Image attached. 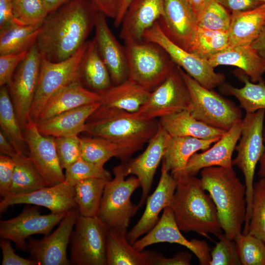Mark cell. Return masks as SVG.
Returning <instances> with one entry per match:
<instances>
[{
  "mask_svg": "<svg viewBox=\"0 0 265 265\" xmlns=\"http://www.w3.org/2000/svg\"><path fill=\"white\" fill-rule=\"evenodd\" d=\"M97 11L90 0H72L49 14L36 42L41 57L60 62L73 55L94 27Z\"/></svg>",
  "mask_w": 265,
  "mask_h": 265,
  "instance_id": "6da1fadb",
  "label": "cell"
},
{
  "mask_svg": "<svg viewBox=\"0 0 265 265\" xmlns=\"http://www.w3.org/2000/svg\"><path fill=\"white\" fill-rule=\"evenodd\" d=\"M159 127L157 119H142L132 112L99 106L89 117L83 133L114 143L118 150L117 158L127 161L149 142Z\"/></svg>",
  "mask_w": 265,
  "mask_h": 265,
  "instance_id": "7a4b0ae2",
  "label": "cell"
},
{
  "mask_svg": "<svg viewBox=\"0 0 265 265\" xmlns=\"http://www.w3.org/2000/svg\"><path fill=\"white\" fill-rule=\"evenodd\" d=\"M200 183L213 201L224 234L233 239L242 232L246 213V186L233 167L211 166L201 170Z\"/></svg>",
  "mask_w": 265,
  "mask_h": 265,
  "instance_id": "3957f363",
  "label": "cell"
},
{
  "mask_svg": "<svg viewBox=\"0 0 265 265\" xmlns=\"http://www.w3.org/2000/svg\"><path fill=\"white\" fill-rule=\"evenodd\" d=\"M177 186L169 207L181 231L195 232L207 238L222 233L215 205L195 176L175 178Z\"/></svg>",
  "mask_w": 265,
  "mask_h": 265,
  "instance_id": "277c9868",
  "label": "cell"
},
{
  "mask_svg": "<svg viewBox=\"0 0 265 265\" xmlns=\"http://www.w3.org/2000/svg\"><path fill=\"white\" fill-rule=\"evenodd\" d=\"M265 109L246 113L242 119L243 127L238 143L235 147L238 152L232 159V165L237 166L244 177L246 186V213L242 232L247 233L251 218L256 165L265 150L263 140Z\"/></svg>",
  "mask_w": 265,
  "mask_h": 265,
  "instance_id": "5b68a950",
  "label": "cell"
},
{
  "mask_svg": "<svg viewBox=\"0 0 265 265\" xmlns=\"http://www.w3.org/2000/svg\"><path fill=\"white\" fill-rule=\"evenodd\" d=\"M129 79L151 92L170 74L175 64L157 44L142 41L125 43Z\"/></svg>",
  "mask_w": 265,
  "mask_h": 265,
  "instance_id": "8992f818",
  "label": "cell"
},
{
  "mask_svg": "<svg viewBox=\"0 0 265 265\" xmlns=\"http://www.w3.org/2000/svg\"><path fill=\"white\" fill-rule=\"evenodd\" d=\"M113 172V179L105 186L97 216L109 229L127 230L139 207L132 203L131 197L140 184L136 177L125 179L126 163L114 167Z\"/></svg>",
  "mask_w": 265,
  "mask_h": 265,
  "instance_id": "52a82bcc",
  "label": "cell"
},
{
  "mask_svg": "<svg viewBox=\"0 0 265 265\" xmlns=\"http://www.w3.org/2000/svg\"><path fill=\"white\" fill-rule=\"evenodd\" d=\"M180 70L190 95L188 110L194 118L226 131L242 119L241 110L233 102L204 87L180 67Z\"/></svg>",
  "mask_w": 265,
  "mask_h": 265,
  "instance_id": "ba28073f",
  "label": "cell"
},
{
  "mask_svg": "<svg viewBox=\"0 0 265 265\" xmlns=\"http://www.w3.org/2000/svg\"><path fill=\"white\" fill-rule=\"evenodd\" d=\"M88 41L72 56L60 62L41 57L37 88L30 111L31 120L36 122L48 100L59 90L81 81L80 64Z\"/></svg>",
  "mask_w": 265,
  "mask_h": 265,
  "instance_id": "9c48e42d",
  "label": "cell"
},
{
  "mask_svg": "<svg viewBox=\"0 0 265 265\" xmlns=\"http://www.w3.org/2000/svg\"><path fill=\"white\" fill-rule=\"evenodd\" d=\"M109 230L98 216L79 214L71 237L70 262L77 265H107L106 241Z\"/></svg>",
  "mask_w": 265,
  "mask_h": 265,
  "instance_id": "30bf717a",
  "label": "cell"
},
{
  "mask_svg": "<svg viewBox=\"0 0 265 265\" xmlns=\"http://www.w3.org/2000/svg\"><path fill=\"white\" fill-rule=\"evenodd\" d=\"M143 40L159 46L175 64L204 87L212 89L223 83V74L216 73L207 59L188 52L170 40L162 31L158 21L144 32Z\"/></svg>",
  "mask_w": 265,
  "mask_h": 265,
  "instance_id": "8fae6325",
  "label": "cell"
},
{
  "mask_svg": "<svg viewBox=\"0 0 265 265\" xmlns=\"http://www.w3.org/2000/svg\"><path fill=\"white\" fill-rule=\"evenodd\" d=\"M190 104L188 89L180 67L176 65L166 79L150 93L147 101L132 113L138 118L151 120L188 110Z\"/></svg>",
  "mask_w": 265,
  "mask_h": 265,
  "instance_id": "7c38bea8",
  "label": "cell"
},
{
  "mask_svg": "<svg viewBox=\"0 0 265 265\" xmlns=\"http://www.w3.org/2000/svg\"><path fill=\"white\" fill-rule=\"evenodd\" d=\"M41 56L36 43L16 68L8 83L17 116L24 132L32 120L30 111L38 81Z\"/></svg>",
  "mask_w": 265,
  "mask_h": 265,
  "instance_id": "4fadbf2b",
  "label": "cell"
},
{
  "mask_svg": "<svg viewBox=\"0 0 265 265\" xmlns=\"http://www.w3.org/2000/svg\"><path fill=\"white\" fill-rule=\"evenodd\" d=\"M78 207L69 211L57 228L43 238L27 240V251L32 260L40 265H68L67 249L79 215Z\"/></svg>",
  "mask_w": 265,
  "mask_h": 265,
  "instance_id": "5bb4252c",
  "label": "cell"
},
{
  "mask_svg": "<svg viewBox=\"0 0 265 265\" xmlns=\"http://www.w3.org/2000/svg\"><path fill=\"white\" fill-rule=\"evenodd\" d=\"M67 213L42 214L37 207H27L17 216L0 221V237L27 251L26 239L35 234L49 235Z\"/></svg>",
  "mask_w": 265,
  "mask_h": 265,
  "instance_id": "9a60e30c",
  "label": "cell"
},
{
  "mask_svg": "<svg viewBox=\"0 0 265 265\" xmlns=\"http://www.w3.org/2000/svg\"><path fill=\"white\" fill-rule=\"evenodd\" d=\"M28 157L44 179L48 186L65 181L57 154L55 137L42 134L36 123L31 121L24 130Z\"/></svg>",
  "mask_w": 265,
  "mask_h": 265,
  "instance_id": "2e32d148",
  "label": "cell"
},
{
  "mask_svg": "<svg viewBox=\"0 0 265 265\" xmlns=\"http://www.w3.org/2000/svg\"><path fill=\"white\" fill-rule=\"evenodd\" d=\"M174 217L172 209L163 210L160 219L148 234L132 244L138 251H142L148 246L161 242L177 243L190 250L197 258L200 265H209L211 249L205 240L187 239L181 233Z\"/></svg>",
  "mask_w": 265,
  "mask_h": 265,
  "instance_id": "e0dca14e",
  "label": "cell"
},
{
  "mask_svg": "<svg viewBox=\"0 0 265 265\" xmlns=\"http://www.w3.org/2000/svg\"><path fill=\"white\" fill-rule=\"evenodd\" d=\"M17 204L44 207L53 213H67L77 207L74 199V187L65 181L28 193L9 194L1 199L0 212H4L10 206Z\"/></svg>",
  "mask_w": 265,
  "mask_h": 265,
  "instance_id": "ac0fdd59",
  "label": "cell"
},
{
  "mask_svg": "<svg viewBox=\"0 0 265 265\" xmlns=\"http://www.w3.org/2000/svg\"><path fill=\"white\" fill-rule=\"evenodd\" d=\"M164 13L158 21L164 33L189 51L197 28L196 14L186 0H163Z\"/></svg>",
  "mask_w": 265,
  "mask_h": 265,
  "instance_id": "d6986e66",
  "label": "cell"
},
{
  "mask_svg": "<svg viewBox=\"0 0 265 265\" xmlns=\"http://www.w3.org/2000/svg\"><path fill=\"white\" fill-rule=\"evenodd\" d=\"M106 16L97 11L94 17L93 39L115 85L129 79L125 47L118 42L107 23Z\"/></svg>",
  "mask_w": 265,
  "mask_h": 265,
  "instance_id": "ffe728a7",
  "label": "cell"
},
{
  "mask_svg": "<svg viewBox=\"0 0 265 265\" xmlns=\"http://www.w3.org/2000/svg\"><path fill=\"white\" fill-rule=\"evenodd\" d=\"M242 119L236 123L212 147L194 154L189 159L181 176H195L200 170L211 166L233 167L232 155L240 137Z\"/></svg>",
  "mask_w": 265,
  "mask_h": 265,
  "instance_id": "44dd1931",
  "label": "cell"
},
{
  "mask_svg": "<svg viewBox=\"0 0 265 265\" xmlns=\"http://www.w3.org/2000/svg\"><path fill=\"white\" fill-rule=\"evenodd\" d=\"M169 136L160 126L144 151L126 163L127 175H135L142 188V195L138 204L139 207L146 201L157 169L162 160Z\"/></svg>",
  "mask_w": 265,
  "mask_h": 265,
  "instance_id": "7402d4cb",
  "label": "cell"
},
{
  "mask_svg": "<svg viewBox=\"0 0 265 265\" xmlns=\"http://www.w3.org/2000/svg\"><path fill=\"white\" fill-rule=\"evenodd\" d=\"M176 186V179L162 163L161 175L156 189L147 197L145 209L141 218L127 234L128 240L131 244L155 226L159 220V213L165 208L169 207Z\"/></svg>",
  "mask_w": 265,
  "mask_h": 265,
  "instance_id": "603a6c76",
  "label": "cell"
},
{
  "mask_svg": "<svg viewBox=\"0 0 265 265\" xmlns=\"http://www.w3.org/2000/svg\"><path fill=\"white\" fill-rule=\"evenodd\" d=\"M163 0H133L122 21L120 37L125 43L143 41L144 32L163 15Z\"/></svg>",
  "mask_w": 265,
  "mask_h": 265,
  "instance_id": "cb8c5ba5",
  "label": "cell"
},
{
  "mask_svg": "<svg viewBox=\"0 0 265 265\" xmlns=\"http://www.w3.org/2000/svg\"><path fill=\"white\" fill-rule=\"evenodd\" d=\"M100 106V102L68 110L48 119L36 122L43 135L54 137L78 135L85 131L89 117Z\"/></svg>",
  "mask_w": 265,
  "mask_h": 265,
  "instance_id": "d4e9b609",
  "label": "cell"
},
{
  "mask_svg": "<svg viewBox=\"0 0 265 265\" xmlns=\"http://www.w3.org/2000/svg\"><path fill=\"white\" fill-rule=\"evenodd\" d=\"M101 99V94L85 88L81 81H76L63 87L51 97L36 122L81 106L100 102Z\"/></svg>",
  "mask_w": 265,
  "mask_h": 265,
  "instance_id": "484cf974",
  "label": "cell"
},
{
  "mask_svg": "<svg viewBox=\"0 0 265 265\" xmlns=\"http://www.w3.org/2000/svg\"><path fill=\"white\" fill-rule=\"evenodd\" d=\"M207 61L213 68L219 65L237 67L255 83L263 79L265 73V61L251 45L230 47Z\"/></svg>",
  "mask_w": 265,
  "mask_h": 265,
  "instance_id": "4316f807",
  "label": "cell"
},
{
  "mask_svg": "<svg viewBox=\"0 0 265 265\" xmlns=\"http://www.w3.org/2000/svg\"><path fill=\"white\" fill-rule=\"evenodd\" d=\"M220 138L203 139L190 136H171L168 139L162 163L172 175L177 177L184 170L195 153L205 151Z\"/></svg>",
  "mask_w": 265,
  "mask_h": 265,
  "instance_id": "83f0119b",
  "label": "cell"
},
{
  "mask_svg": "<svg viewBox=\"0 0 265 265\" xmlns=\"http://www.w3.org/2000/svg\"><path fill=\"white\" fill-rule=\"evenodd\" d=\"M159 121L161 128L171 136H190L210 139L220 138L227 132L198 120L188 110L161 117Z\"/></svg>",
  "mask_w": 265,
  "mask_h": 265,
  "instance_id": "f1b7e54d",
  "label": "cell"
},
{
  "mask_svg": "<svg viewBox=\"0 0 265 265\" xmlns=\"http://www.w3.org/2000/svg\"><path fill=\"white\" fill-rule=\"evenodd\" d=\"M265 23V3L250 10L231 14L228 30L230 47L250 45Z\"/></svg>",
  "mask_w": 265,
  "mask_h": 265,
  "instance_id": "f546056e",
  "label": "cell"
},
{
  "mask_svg": "<svg viewBox=\"0 0 265 265\" xmlns=\"http://www.w3.org/2000/svg\"><path fill=\"white\" fill-rule=\"evenodd\" d=\"M127 231L109 229L106 241L107 265H150L152 251L137 250L128 240Z\"/></svg>",
  "mask_w": 265,
  "mask_h": 265,
  "instance_id": "4dcf8cb0",
  "label": "cell"
},
{
  "mask_svg": "<svg viewBox=\"0 0 265 265\" xmlns=\"http://www.w3.org/2000/svg\"><path fill=\"white\" fill-rule=\"evenodd\" d=\"M150 93L128 79L101 94L100 106L135 112L147 101Z\"/></svg>",
  "mask_w": 265,
  "mask_h": 265,
  "instance_id": "1f68e13d",
  "label": "cell"
},
{
  "mask_svg": "<svg viewBox=\"0 0 265 265\" xmlns=\"http://www.w3.org/2000/svg\"><path fill=\"white\" fill-rule=\"evenodd\" d=\"M81 81L83 80L91 90L100 94L111 86V77L94 39L88 41L80 64Z\"/></svg>",
  "mask_w": 265,
  "mask_h": 265,
  "instance_id": "d6a6232c",
  "label": "cell"
},
{
  "mask_svg": "<svg viewBox=\"0 0 265 265\" xmlns=\"http://www.w3.org/2000/svg\"><path fill=\"white\" fill-rule=\"evenodd\" d=\"M41 26L13 22L0 28V55L28 51L36 43Z\"/></svg>",
  "mask_w": 265,
  "mask_h": 265,
  "instance_id": "836d02e7",
  "label": "cell"
},
{
  "mask_svg": "<svg viewBox=\"0 0 265 265\" xmlns=\"http://www.w3.org/2000/svg\"><path fill=\"white\" fill-rule=\"evenodd\" d=\"M0 90V125L2 132L17 153L28 156L24 132L17 116L8 90L3 85Z\"/></svg>",
  "mask_w": 265,
  "mask_h": 265,
  "instance_id": "e575fe53",
  "label": "cell"
},
{
  "mask_svg": "<svg viewBox=\"0 0 265 265\" xmlns=\"http://www.w3.org/2000/svg\"><path fill=\"white\" fill-rule=\"evenodd\" d=\"M12 158L15 164L9 194L28 193L48 186L28 156L17 152Z\"/></svg>",
  "mask_w": 265,
  "mask_h": 265,
  "instance_id": "d590c367",
  "label": "cell"
},
{
  "mask_svg": "<svg viewBox=\"0 0 265 265\" xmlns=\"http://www.w3.org/2000/svg\"><path fill=\"white\" fill-rule=\"evenodd\" d=\"M238 77L244 83L241 88L235 87L228 84H221L222 92L235 96L239 102V107L246 113L254 112L259 109H265V82L263 79L257 83L249 80V77L243 74Z\"/></svg>",
  "mask_w": 265,
  "mask_h": 265,
  "instance_id": "8d00e7d4",
  "label": "cell"
},
{
  "mask_svg": "<svg viewBox=\"0 0 265 265\" xmlns=\"http://www.w3.org/2000/svg\"><path fill=\"white\" fill-rule=\"evenodd\" d=\"M90 178L77 183L74 186V199L80 215L97 216L104 190L108 181Z\"/></svg>",
  "mask_w": 265,
  "mask_h": 265,
  "instance_id": "74e56055",
  "label": "cell"
},
{
  "mask_svg": "<svg viewBox=\"0 0 265 265\" xmlns=\"http://www.w3.org/2000/svg\"><path fill=\"white\" fill-rule=\"evenodd\" d=\"M229 47L228 31L211 30L197 26L188 52L207 60Z\"/></svg>",
  "mask_w": 265,
  "mask_h": 265,
  "instance_id": "f35d334b",
  "label": "cell"
},
{
  "mask_svg": "<svg viewBox=\"0 0 265 265\" xmlns=\"http://www.w3.org/2000/svg\"><path fill=\"white\" fill-rule=\"evenodd\" d=\"M81 157L94 164L104 167L112 157H118L115 145L101 137H80Z\"/></svg>",
  "mask_w": 265,
  "mask_h": 265,
  "instance_id": "ab89813d",
  "label": "cell"
},
{
  "mask_svg": "<svg viewBox=\"0 0 265 265\" xmlns=\"http://www.w3.org/2000/svg\"><path fill=\"white\" fill-rule=\"evenodd\" d=\"M238 255L243 265H265V242L248 233L234 239Z\"/></svg>",
  "mask_w": 265,
  "mask_h": 265,
  "instance_id": "60d3db41",
  "label": "cell"
},
{
  "mask_svg": "<svg viewBox=\"0 0 265 265\" xmlns=\"http://www.w3.org/2000/svg\"><path fill=\"white\" fill-rule=\"evenodd\" d=\"M14 22L24 26H41L49 13L43 0H13Z\"/></svg>",
  "mask_w": 265,
  "mask_h": 265,
  "instance_id": "b9f144b4",
  "label": "cell"
},
{
  "mask_svg": "<svg viewBox=\"0 0 265 265\" xmlns=\"http://www.w3.org/2000/svg\"><path fill=\"white\" fill-rule=\"evenodd\" d=\"M231 19L227 10L215 0H209L197 16V26L206 29L228 31Z\"/></svg>",
  "mask_w": 265,
  "mask_h": 265,
  "instance_id": "7bdbcfd3",
  "label": "cell"
},
{
  "mask_svg": "<svg viewBox=\"0 0 265 265\" xmlns=\"http://www.w3.org/2000/svg\"><path fill=\"white\" fill-rule=\"evenodd\" d=\"M265 242V178L254 184L252 211L248 233Z\"/></svg>",
  "mask_w": 265,
  "mask_h": 265,
  "instance_id": "ee69618b",
  "label": "cell"
},
{
  "mask_svg": "<svg viewBox=\"0 0 265 265\" xmlns=\"http://www.w3.org/2000/svg\"><path fill=\"white\" fill-rule=\"evenodd\" d=\"M90 178L111 179L110 173L104 167L81 158L65 169V181L73 186L80 181Z\"/></svg>",
  "mask_w": 265,
  "mask_h": 265,
  "instance_id": "f6af8a7d",
  "label": "cell"
},
{
  "mask_svg": "<svg viewBox=\"0 0 265 265\" xmlns=\"http://www.w3.org/2000/svg\"><path fill=\"white\" fill-rule=\"evenodd\" d=\"M219 241L211 251L209 265H240L235 241L224 233L215 235Z\"/></svg>",
  "mask_w": 265,
  "mask_h": 265,
  "instance_id": "bcb514c9",
  "label": "cell"
},
{
  "mask_svg": "<svg viewBox=\"0 0 265 265\" xmlns=\"http://www.w3.org/2000/svg\"><path fill=\"white\" fill-rule=\"evenodd\" d=\"M55 143L63 169H66L81 158L80 137L78 135L55 137Z\"/></svg>",
  "mask_w": 265,
  "mask_h": 265,
  "instance_id": "7dc6e473",
  "label": "cell"
},
{
  "mask_svg": "<svg viewBox=\"0 0 265 265\" xmlns=\"http://www.w3.org/2000/svg\"><path fill=\"white\" fill-rule=\"evenodd\" d=\"M28 51L17 53L0 55V86L8 84L10 82L16 68L26 57Z\"/></svg>",
  "mask_w": 265,
  "mask_h": 265,
  "instance_id": "c3c4849f",
  "label": "cell"
},
{
  "mask_svg": "<svg viewBox=\"0 0 265 265\" xmlns=\"http://www.w3.org/2000/svg\"><path fill=\"white\" fill-rule=\"evenodd\" d=\"M14 159L3 154L0 155V195L2 198L7 196L12 185L15 168Z\"/></svg>",
  "mask_w": 265,
  "mask_h": 265,
  "instance_id": "681fc988",
  "label": "cell"
},
{
  "mask_svg": "<svg viewBox=\"0 0 265 265\" xmlns=\"http://www.w3.org/2000/svg\"><path fill=\"white\" fill-rule=\"evenodd\" d=\"M10 240L1 238L0 247L2 258L1 265H36L37 262L32 259L23 258L16 254Z\"/></svg>",
  "mask_w": 265,
  "mask_h": 265,
  "instance_id": "f907efd6",
  "label": "cell"
},
{
  "mask_svg": "<svg viewBox=\"0 0 265 265\" xmlns=\"http://www.w3.org/2000/svg\"><path fill=\"white\" fill-rule=\"evenodd\" d=\"M192 255L180 252L171 258H166L159 253L151 252L150 265H189Z\"/></svg>",
  "mask_w": 265,
  "mask_h": 265,
  "instance_id": "816d5d0a",
  "label": "cell"
},
{
  "mask_svg": "<svg viewBox=\"0 0 265 265\" xmlns=\"http://www.w3.org/2000/svg\"><path fill=\"white\" fill-rule=\"evenodd\" d=\"M232 12L254 9L264 4L263 0H215Z\"/></svg>",
  "mask_w": 265,
  "mask_h": 265,
  "instance_id": "f5cc1de1",
  "label": "cell"
},
{
  "mask_svg": "<svg viewBox=\"0 0 265 265\" xmlns=\"http://www.w3.org/2000/svg\"><path fill=\"white\" fill-rule=\"evenodd\" d=\"M97 10L106 17L115 19L120 8L122 0H90Z\"/></svg>",
  "mask_w": 265,
  "mask_h": 265,
  "instance_id": "db71d44e",
  "label": "cell"
},
{
  "mask_svg": "<svg viewBox=\"0 0 265 265\" xmlns=\"http://www.w3.org/2000/svg\"><path fill=\"white\" fill-rule=\"evenodd\" d=\"M12 2L13 0H0V28L14 22Z\"/></svg>",
  "mask_w": 265,
  "mask_h": 265,
  "instance_id": "11a10c76",
  "label": "cell"
},
{
  "mask_svg": "<svg viewBox=\"0 0 265 265\" xmlns=\"http://www.w3.org/2000/svg\"><path fill=\"white\" fill-rule=\"evenodd\" d=\"M250 45L265 61V23L259 35Z\"/></svg>",
  "mask_w": 265,
  "mask_h": 265,
  "instance_id": "9f6ffc18",
  "label": "cell"
},
{
  "mask_svg": "<svg viewBox=\"0 0 265 265\" xmlns=\"http://www.w3.org/2000/svg\"><path fill=\"white\" fill-rule=\"evenodd\" d=\"M0 151L1 154L13 157L17 152L4 133L0 132Z\"/></svg>",
  "mask_w": 265,
  "mask_h": 265,
  "instance_id": "6f0895ef",
  "label": "cell"
},
{
  "mask_svg": "<svg viewBox=\"0 0 265 265\" xmlns=\"http://www.w3.org/2000/svg\"><path fill=\"white\" fill-rule=\"evenodd\" d=\"M72 0H43L49 13H52Z\"/></svg>",
  "mask_w": 265,
  "mask_h": 265,
  "instance_id": "680465c9",
  "label": "cell"
},
{
  "mask_svg": "<svg viewBox=\"0 0 265 265\" xmlns=\"http://www.w3.org/2000/svg\"><path fill=\"white\" fill-rule=\"evenodd\" d=\"M132 0H122L118 13L114 19V24L116 27H118L121 25L123 17L130 3Z\"/></svg>",
  "mask_w": 265,
  "mask_h": 265,
  "instance_id": "91938a15",
  "label": "cell"
},
{
  "mask_svg": "<svg viewBox=\"0 0 265 265\" xmlns=\"http://www.w3.org/2000/svg\"><path fill=\"white\" fill-rule=\"evenodd\" d=\"M195 12L196 18L209 0H186Z\"/></svg>",
  "mask_w": 265,
  "mask_h": 265,
  "instance_id": "94428289",
  "label": "cell"
},
{
  "mask_svg": "<svg viewBox=\"0 0 265 265\" xmlns=\"http://www.w3.org/2000/svg\"><path fill=\"white\" fill-rule=\"evenodd\" d=\"M263 140L265 145V128L263 131ZM259 163L260 168L258 172V175L260 178H265V150L259 160Z\"/></svg>",
  "mask_w": 265,
  "mask_h": 265,
  "instance_id": "6125c7cd",
  "label": "cell"
},
{
  "mask_svg": "<svg viewBox=\"0 0 265 265\" xmlns=\"http://www.w3.org/2000/svg\"><path fill=\"white\" fill-rule=\"evenodd\" d=\"M264 3H265V0H263Z\"/></svg>",
  "mask_w": 265,
  "mask_h": 265,
  "instance_id": "be15d7a7",
  "label": "cell"
}]
</instances>
